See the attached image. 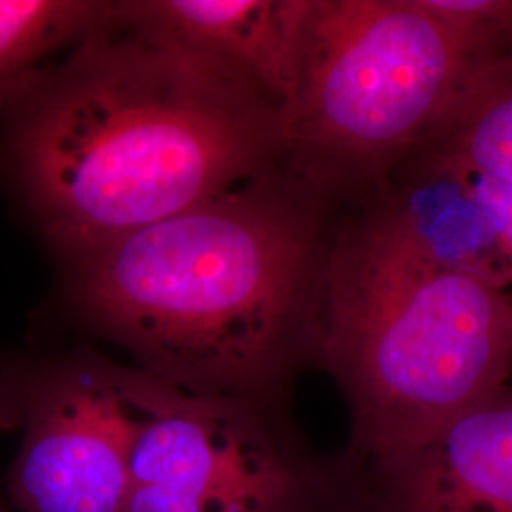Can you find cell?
Wrapping results in <instances>:
<instances>
[{
	"label": "cell",
	"mask_w": 512,
	"mask_h": 512,
	"mask_svg": "<svg viewBox=\"0 0 512 512\" xmlns=\"http://www.w3.org/2000/svg\"><path fill=\"white\" fill-rule=\"evenodd\" d=\"M116 23V21H114ZM118 25V23H116ZM112 25L2 105L6 152L69 260L209 202L277 164V112L230 74Z\"/></svg>",
	"instance_id": "obj_1"
},
{
	"label": "cell",
	"mask_w": 512,
	"mask_h": 512,
	"mask_svg": "<svg viewBox=\"0 0 512 512\" xmlns=\"http://www.w3.org/2000/svg\"><path fill=\"white\" fill-rule=\"evenodd\" d=\"M329 209L274 169L71 260L76 304L160 382L285 408L311 365Z\"/></svg>",
	"instance_id": "obj_2"
},
{
	"label": "cell",
	"mask_w": 512,
	"mask_h": 512,
	"mask_svg": "<svg viewBox=\"0 0 512 512\" xmlns=\"http://www.w3.org/2000/svg\"><path fill=\"white\" fill-rule=\"evenodd\" d=\"M311 365L348 404L353 463L403 450L511 384L512 291L427 255L370 198L332 230Z\"/></svg>",
	"instance_id": "obj_3"
},
{
	"label": "cell",
	"mask_w": 512,
	"mask_h": 512,
	"mask_svg": "<svg viewBox=\"0 0 512 512\" xmlns=\"http://www.w3.org/2000/svg\"><path fill=\"white\" fill-rule=\"evenodd\" d=\"M482 61L425 0H315L296 90L277 112L275 171L329 205L370 200Z\"/></svg>",
	"instance_id": "obj_4"
},
{
	"label": "cell",
	"mask_w": 512,
	"mask_h": 512,
	"mask_svg": "<svg viewBox=\"0 0 512 512\" xmlns=\"http://www.w3.org/2000/svg\"><path fill=\"white\" fill-rule=\"evenodd\" d=\"M122 512H365L344 452H313L283 408L156 378Z\"/></svg>",
	"instance_id": "obj_5"
},
{
	"label": "cell",
	"mask_w": 512,
	"mask_h": 512,
	"mask_svg": "<svg viewBox=\"0 0 512 512\" xmlns=\"http://www.w3.org/2000/svg\"><path fill=\"white\" fill-rule=\"evenodd\" d=\"M154 385L139 368L88 353L16 370L0 418L23 431L6 476L19 511H124Z\"/></svg>",
	"instance_id": "obj_6"
},
{
	"label": "cell",
	"mask_w": 512,
	"mask_h": 512,
	"mask_svg": "<svg viewBox=\"0 0 512 512\" xmlns=\"http://www.w3.org/2000/svg\"><path fill=\"white\" fill-rule=\"evenodd\" d=\"M353 467L365 512H512V385L425 439Z\"/></svg>",
	"instance_id": "obj_7"
},
{
	"label": "cell",
	"mask_w": 512,
	"mask_h": 512,
	"mask_svg": "<svg viewBox=\"0 0 512 512\" xmlns=\"http://www.w3.org/2000/svg\"><path fill=\"white\" fill-rule=\"evenodd\" d=\"M315 0H131L116 23L177 46L258 93L275 112L293 97Z\"/></svg>",
	"instance_id": "obj_8"
},
{
	"label": "cell",
	"mask_w": 512,
	"mask_h": 512,
	"mask_svg": "<svg viewBox=\"0 0 512 512\" xmlns=\"http://www.w3.org/2000/svg\"><path fill=\"white\" fill-rule=\"evenodd\" d=\"M397 171L512 186V48L476 65L437 126Z\"/></svg>",
	"instance_id": "obj_9"
},
{
	"label": "cell",
	"mask_w": 512,
	"mask_h": 512,
	"mask_svg": "<svg viewBox=\"0 0 512 512\" xmlns=\"http://www.w3.org/2000/svg\"><path fill=\"white\" fill-rule=\"evenodd\" d=\"M114 16L116 2L0 0V105L46 55L107 29Z\"/></svg>",
	"instance_id": "obj_10"
},
{
	"label": "cell",
	"mask_w": 512,
	"mask_h": 512,
	"mask_svg": "<svg viewBox=\"0 0 512 512\" xmlns=\"http://www.w3.org/2000/svg\"><path fill=\"white\" fill-rule=\"evenodd\" d=\"M459 33L492 59L512 48V0H425Z\"/></svg>",
	"instance_id": "obj_11"
},
{
	"label": "cell",
	"mask_w": 512,
	"mask_h": 512,
	"mask_svg": "<svg viewBox=\"0 0 512 512\" xmlns=\"http://www.w3.org/2000/svg\"><path fill=\"white\" fill-rule=\"evenodd\" d=\"M458 177V175H456ZM473 192L484 215L494 228L495 238L505 266L511 275L512 285V186L495 183L480 177H463Z\"/></svg>",
	"instance_id": "obj_12"
},
{
	"label": "cell",
	"mask_w": 512,
	"mask_h": 512,
	"mask_svg": "<svg viewBox=\"0 0 512 512\" xmlns=\"http://www.w3.org/2000/svg\"><path fill=\"white\" fill-rule=\"evenodd\" d=\"M0 512H10L8 509H6V505L2 503V499H0Z\"/></svg>",
	"instance_id": "obj_13"
}]
</instances>
